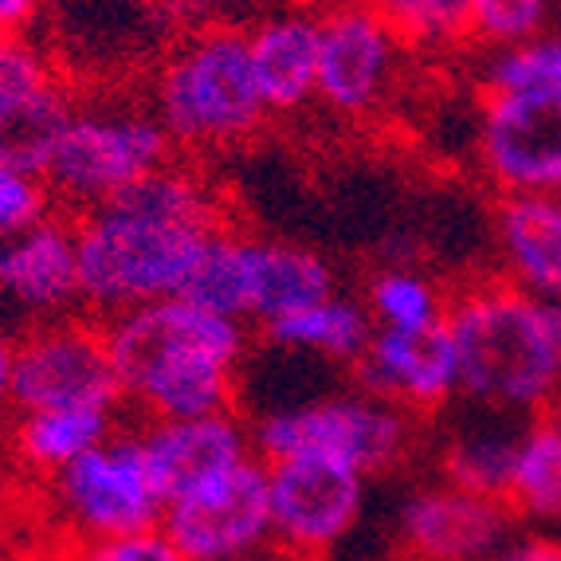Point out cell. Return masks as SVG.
Listing matches in <instances>:
<instances>
[{"instance_id": "cell-1", "label": "cell", "mask_w": 561, "mask_h": 561, "mask_svg": "<svg viewBox=\"0 0 561 561\" xmlns=\"http://www.w3.org/2000/svg\"><path fill=\"white\" fill-rule=\"evenodd\" d=\"M459 397L499 412H538L561 393V350L542 299L511 279H483L448 299Z\"/></svg>"}, {"instance_id": "cell-2", "label": "cell", "mask_w": 561, "mask_h": 561, "mask_svg": "<svg viewBox=\"0 0 561 561\" xmlns=\"http://www.w3.org/2000/svg\"><path fill=\"white\" fill-rule=\"evenodd\" d=\"M213 232L220 228L161 220L126 205L76 216L79 302L106 322L130 307L178 299Z\"/></svg>"}, {"instance_id": "cell-3", "label": "cell", "mask_w": 561, "mask_h": 561, "mask_svg": "<svg viewBox=\"0 0 561 561\" xmlns=\"http://www.w3.org/2000/svg\"><path fill=\"white\" fill-rule=\"evenodd\" d=\"M153 114L178 146L216 150L252 138L267 118L248 32L205 28L181 39L158 67Z\"/></svg>"}, {"instance_id": "cell-4", "label": "cell", "mask_w": 561, "mask_h": 561, "mask_svg": "<svg viewBox=\"0 0 561 561\" xmlns=\"http://www.w3.org/2000/svg\"><path fill=\"white\" fill-rule=\"evenodd\" d=\"M169 130L153 111L79 106L59 138L44 181L67 216L111 205L134 181L173 161Z\"/></svg>"}, {"instance_id": "cell-5", "label": "cell", "mask_w": 561, "mask_h": 561, "mask_svg": "<svg viewBox=\"0 0 561 561\" xmlns=\"http://www.w3.org/2000/svg\"><path fill=\"white\" fill-rule=\"evenodd\" d=\"M412 412L369 397L362 389L334 393L299 409H275L252 424L260 459L327 456L350 463L362 476H381L412 451Z\"/></svg>"}, {"instance_id": "cell-6", "label": "cell", "mask_w": 561, "mask_h": 561, "mask_svg": "<svg viewBox=\"0 0 561 561\" xmlns=\"http://www.w3.org/2000/svg\"><path fill=\"white\" fill-rule=\"evenodd\" d=\"M47 491L71 530V542L153 530L165 515V499L153 483L138 432H118L67 463L47 479Z\"/></svg>"}, {"instance_id": "cell-7", "label": "cell", "mask_w": 561, "mask_h": 561, "mask_svg": "<svg viewBox=\"0 0 561 561\" xmlns=\"http://www.w3.org/2000/svg\"><path fill=\"white\" fill-rule=\"evenodd\" d=\"M126 401L106 350L103 322L64 314L36 322L20 337L16 377H12V409H118Z\"/></svg>"}, {"instance_id": "cell-8", "label": "cell", "mask_w": 561, "mask_h": 561, "mask_svg": "<svg viewBox=\"0 0 561 561\" xmlns=\"http://www.w3.org/2000/svg\"><path fill=\"white\" fill-rule=\"evenodd\" d=\"M106 350H111L114 374L122 393L130 401L141 385L181 362L197 357H225L243 362L248 354V330L243 322L213 314L188 299H158L146 307H130L103 322Z\"/></svg>"}, {"instance_id": "cell-9", "label": "cell", "mask_w": 561, "mask_h": 561, "mask_svg": "<svg viewBox=\"0 0 561 561\" xmlns=\"http://www.w3.org/2000/svg\"><path fill=\"white\" fill-rule=\"evenodd\" d=\"M161 530L185 561H255L275 550L267 459L252 456L228 476L165 503Z\"/></svg>"}, {"instance_id": "cell-10", "label": "cell", "mask_w": 561, "mask_h": 561, "mask_svg": "<svg viewBox=\"0 0 561 561\" xmlns=\"http://www.w3.org/2000/svg\"><path fill=\"white\" fill-rule=\"evenodd\" d=\"M365 479L350 463L327 456H290L267 463L272 486L275 553L290 561H314L342 546L362 518Z\"/></svg>"}, {"instance_id": "cell-11", "label": "cell", "mask_w": 561, "mask_h": 561, "mask_svg": "<svg viewBox=\"0 0 561 561\" xmlns=\"http://www.w3.org/2000/svg\"><path fill=\"white\" fill-rule=\"evenodd\" d=\"M479 165L503 193L561 197V91H486Z\"/></svg>"}, {"instance_id": "cell-12", "label": "cell", "mask_w": 561, "mask_h": 561, "mask_svg": "<svg viewBox=\"0 0 561 561\" xmlns=\"http://www.w3.org/2000/svg\"><path fill=\"white\" fill-rule=\"evenodd\" d=\"M401 47V39L365 0L334 9L322 16L314 99L342 118H369L393 91Z\"/></svg>"}, {"instance_id": "cell-13", "label": "cell", "mask_w": 561, "mask_h": 561, "mask_svg": "<svg viewBox=\"0 0 561 561\" xmlns=\"http://www.w3.org/2000/svg\"><path fill=\"white\" fill-rule=\"evenodd\" d=\"M76 111L56 64H47L36 47L12 39L0 64V165L44 178Z\"/></svg>"}, {"instance_id": "cell-14", "label": "cell", "mask_w": 561, "mask_h": 561, "mask_svg": "<svg viewBox=\"0 0 561 561\" xmlns=\"http://www.w3.org/2000/svg\"><path fill=\"white\" fill-rule=\"evenodd\" d=\"M515 511L503 499L463 486H421L401 511V550L409 561H491L511 542Z\"/></svg>"}, {"instance_id": "cell-15", "label": "cell", "mask_w": 561, "mask_h": 561, "mask_svg": "<svg viewBox=\"0 0 561 561\" xmlns=\"http://www.w3.org/2000/svg\"><path fill=\"white\" fill-rule=\"evenodd\" d=\"M362 393L401 404L412 416L436 412L459 397V357L448 322L432 330H381L354 365Z\"/></svg>"}, {"instance_id": "cell-16", "label": "cell", "mask_w": 561, "mask_h": 561, "mask_svg": "<svg viewBox=\"0 0 561 561\" xmlns=\"http://www.w3.org/2000/svg\"><path fill=\"white\" fill-rule=\"evenodd\" d=\"M0 302L36 322L64 319L79 302L76 216L51 213L36 228L0 240Z\"/></svg>"}, {"instance_id": "cell-17", "label": "cell", "mask_w": 561, "mask_h": 561, "mask_svg": "<svg viewBox=\"0 0 561 561\" xmlns=\"http://www.w3.org/2000/svg\"><path fill=\"white\" fill-rule=\"evenodd\" d=\"M138 444L165 503L228 476L243 459L255 456L252 428L236 412L193 416V421H146L138 428Z\"/></svg>"}, {"instance_id": "cell-18", "label": "cell", "mask_w": 561, "mask_h": 561, "mask_svg": "<svg viewBox=\"0 0 561 561\" xmlns=\"http://www.w3.org/2000/svg\"><path fill=\"white\" fill-rule=\"evenodd\" d=\"M322 20L307 12H275L248 32L252 71L267 114H295L319 91Z\"/></svg>"}, {"instance_id": "cell-19", "label": "cell", "mask_w": 561, "mask_h": 561, "mask_svg": "<svg viewBox=\"0 0 561 561\" xmlns=\"http://www.w3.org/2000/svg\"><path fill=\"white\" fill-rule=\"evenodd\" d=\"M503 279L534 299H561V197L503 193L495 213Z\"/></svg>"}, {"instance_id": "cell-20", "label": "cell", "mask_w": 561, "mask_h": 561, "mask_svg": "<svg viewBox=\"0 0 561 561\" xmlns=\"http://www.w3.org/2000/svg\"><path fill=\"white\" fill-rule=\"evenodd\" d=\"M252 319L272 322L337 295V275L319 252L302 243L252 236Z\"/></svg>"}, {"instance_id": "cell-21", "label": "cell", "mask_w": 561, "mask_h": 561, "mask_svg": "<svg viewBox=\"0 0 561 561\" xmlns=\"http://www.w3.org/2000/svg\"><path fill=\"white\" fill-rule=\"evenodd\" d=\"M118 436V409H44L20 412L12 424V456L20 468L56 476L91 448Z\"/></svg>"}, {"instance_id": "cell-22", "label": "cell", "mask_w": 561, "mask_h": 561, "mask_svg": "<svg viewBox=\"0 0 561 561\" xmlns=\"http://www.w3.org/2000/svg\"><path fill=\"white\" fill-rule=\"evenodd\" d=\"M263 337L279 350H299V354L327 357V362L357 365L377 334V322L365 307V299L350 295H330L307 310L283 314V319L263 322Z\"/></svg>"}, {"instance_id": "cell-23", "label": "cell", "mask_w": 561, "mask_h": 561, "mask_svg": "<svg viewBox=\"0 0 561 561\" xmlns=\"http://www.w3.org/2000/svg\"><path fill=\"white\" fill-rule=\"evenodd\" d=\"M248 240L252 236L232 232V228L208 236L181 299L236 322L252 319V248H248Z\"/></svg>"}, {"instance_id": "cell-24", "label": "cell", "mask_w": 561, "mask_h": 561, "mask_svg": "<svg viewBox=\"0 0 561 561\" xmlns=\"http://www.w3.org/2000/svg\"><path fill=\"white\" fill-rule=\"evenodd\" d=\"M506 506L515 511V518H534V523L561 518V432L542 412L518 432Z\"/></svg>"}, {"instance_id": "cell-25", "label": "cell", "mask_w": 561, "mask_h": 561, "mask_svg": "<svg viewBox=\"0 0 561 561\" xmlns=\"http://www.w3.org/2000/svg\"><path fill=\"white\" fill-rule=\"evenodd\" d=\"M448 299L440 283H432L424 272L409 263H393L369 279L365 307L381 330H432L448 319Z\"/></svg>"}, {"instance_id": "cell-26", "label": "cell", "mask_w": 561, "mask_h": 561, "mask_svg": "<svg viewBox=\"0 0 561 561\" xmlns=\"http://www.w3.org/2000/svg\"><path fill=\"white\" fill-rule=\"evenodd\" d=\"M523 432V428H518ZM518 432L506 428H479L463 432L444 448V479L476 495H491L506 503V486H511V468H515Z\"/></svg>"}, {"instance_id": "cell-27", "label": "cell", "mask_w": 561, "mask_h": 561, "mask_svg": "<svg viewBox=\"0 0 561 561\" xmlns=\"http://www.w3.org/2000/svg\"><path fill=\"white\" fill-rule=\"evenodd\" d=\"M409 47H451L471 36L468 0H365Z\"/></svg>"}, {"instance_id": "cell-28", "label": "cell", "mask_w": 561, "mask_h": 561, "mask_svg": "<svg viewBox=\"0 0 561 561\" xmlns=\"http://www.w3.org/2000/svg\"><path fill=\"white\" fill-rule=\"evenodd\" d=\"M486 91H561V36H530L495 47L486 59Z\"/></svg>"}, {"instance_id": "cell-29", "label": "cell", "mask_w": 561, "mask_h": 561, "mask_svg": "<svg viewBox=\"0 0 561 561\" xmlns=\"http://www.w3.org/2000/svg\"><path fill=\"white\" fill-rule=\"evenodd\" d=\"M553 0H468L471 36L479 44L511 47L542 36Z\"/></svg>"}, {"instance_id": "cell-30", "label": "cell", "mask_w": 561, "mask_h": 561, "mask_svg": "<svg viewBox=\"0 0 561 561\" xmlns=\"http://www.w3.org/2000/svg\"><path fill=\"white\" fill-rule=\"evenodd\" d=\"M56 208V197L39 173L16 165H0V240L20 236L47 220Z\"/></svg>"}, {"instance_id": "cell-31", "label": "cell", "mask_w": 561, "mask_h": 561, "mask_svg": "<svg viewBox=\"0 0 561 561\" xmlns=\"http://www.w3.org/2000/svg\"><path fill=\"white\" fill-rule=\"evenodd\" d=\"M64 561H185V553L173 546V538L161 526H153V530H138V534L71 542Z\"/></svg>"}, {"instance_id": "cell-32", "label": "cell", "mask_w": 561, "mask_h": 561, "mask_svg": "<svg viewBox=\"0 0 561 561\" xmlns=\"http://www.w3.org/2000/svg\"><path fill=\"white\" fill-rule=\"evenodd\" d=\"M491 561H561V542L530 534V538H511Z\"/></svg>"}, {"instance_id": "cell-33", "label": "cell", "mask_w": 561, "mask_h": 561, "mask_svg": "<svg viewBox=\"0 0 561 561\" xmlns=\"http://www.w3.org/2000/svg\"><path fill=\"white\" fill-rule=\"evenodd\" d=\"M47 0H0V32L20 39V32L32 28Z\"/></svg>"}, {"instance_id": "cell-34", "label": "cell", "mask_w": 561, "mask_h": 561, "mask_svg": "<svg viewBox=\"0 0 561 561\" xmlns=\"http://www.w3.org/2000/svg\"><path fill=\"white\" fill-rule=\"evenodd\" d=\"M16 354H20V337L12 334L4 322H0V409L12 404V377H16Z\"/></svg>"}, {"instance_id": "cell-35", "label": "cell", "mask_w": 561, "mask_h": 561, "mask_svg": "<svg viewBox=\"0 0 561 561\" xmlns=\"http://www.w3.org/2000/svg\"><path fill=\"white\" fill-rule=\"evenodd\" d=\"M542 416H546V421H550V424H553V428H558V432H561V393H558V397H553V401H550V404H546V409H542Z\"/></svg>"}, {"instance_id": "cell-36", "label": "cell", "mask_w": 561, "mask_h": 561, "mask_svg": "<svg viewBox=\"0 0 561 561\" xmlns=\"http://www.w3.org/2000/svg\"><path fill=\"white\" fill-rule=\"evenodd\" d=\"M150 4H158V9H185L188 0H150Z\"/></svg>"}, {"instance_id": "cell-37", "label": "cell", "mask_w": 561, "mask_h": 561, "mask_svg": "<svg viewBox=\"0 0 561 561\" xmlns=\"http://www.w3.org/2000/svg\"><path fill=\"white\" fill-rule=\"evenodd\" d=\"M9 47H12V36H4V32H0V64H4V56H9Z\"/></svg>"}]
</instances>
